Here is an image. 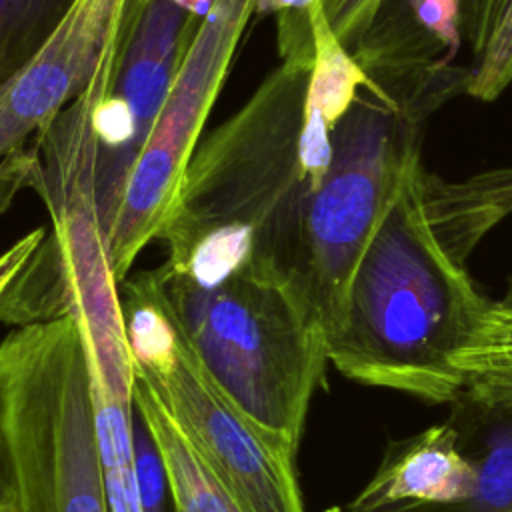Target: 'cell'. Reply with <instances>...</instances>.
<instances>
[{
  "label": "cell",
  "instance_id": "6da1fadb",
  "mask_svg": "<svg viewBox=\"0 0 512 512\" xmlns=\"http://www.w3.org/2000/svg\"><path fill=\"white\" fill-rule=\"evenodd\" d=\"M512 214V166L444 180L414 154L350 276L328 360L346 378L454 404V354L490 306L466 260Z\"/></svg>",
  "mask_w": 512,
  "mask_h": 512
},
{
  "label": "cell",
  "instance_id": "7a4b0ae2",
  "mask_svg": "<svg viewBox=\"0 0 512 512\" xmlns=\"http://www.w3.org/2000/svg\"><path fill=\"white\" fill-rule=\"evenodd\" d=\"M110 42L112 36L88 86L30 144L26 186L40 194L50 230L2 304L16 324L70 314L82 332L90 374L108 394L132 398L134 364L120 284L108 258L92 122Z\"/></svg>",
  "mask_w": 512,
  "mask_h": 512
},
{
  "label": "cell",
  "instance_id": "3957f363",
  "mask_svg": "<svg viewBox=\"0 0 512 512\" xmlns=\"http://www.w3.org/2000/svg\"><path fill=\"white\" fill-rule=\"evenodd\" d=\"M312 60L282 58L228 120L198 140L160 238L166 246L212 226H248L256 256L290 274L306 208L332 160V142L304 134Z\"/></svg>",
  "mask_w": 512,
  "mask_h": 512
},
{
  "label": "cell",
  "instance_id": "277c9868",
  "mask_svg": "<svg viewBox=\"0 0 512 512\" xmlns=\"http://www.w3.org/2000/svg\"><path fill=\"white\" fill-rule=\"evenodd\" d=\"M160 294L220 388L256 422L300 444L308 408L324 380V326L270 260L254 256L214 288L154 270Z\"/></svg>",
  "mask_w": 512,
  "mask_h": 512
},
{
  "label": "cell",
  "instance_id": "5b68a950",
  "mask_svg": "<svg viewBox=\"0 0 512 512\" xmlns=\"http://www.w3.org/2000/svg\"><path fill=\"white\" fill-rule=\"evenodd\" d=\"M470 68L432 66L396 80L368 78L332 128V160L312 196L288 278L336 330L356 260L406 162L420 152L418 126L450 94L466 90Z\"/></svg>",
  "mask_w": 512,
  "mask_h": 512
},
{
  "label": "cell",
  "instance_id": "8992f818",
  "mask_svg": "<svg viewBox=\"0 0 512 512\" xmlns=\"http://www.w3.org/2000/svg\"><path fill=\"white\" fill-rule=\"evenodd\" d=\"M0 426L16 512H112L86 346L70 314L18 324L0 342Z\"/></svg>",
  "mask_w": 512,
  "mask_h": 512
},
{
  "label": "cell",
  "instance_id": "52a82bcc",
  "mask_svg": "<svg viewBox=\"0 0 512 512\" xmlns=\"http://www.w3.org/2000/svg\"><path fill=\"white\" fill-rule=\"evenodd\" d=\"M254 10L256 0H214L174 72L110 228L108 258L118 284L174 218L186 166Z\"/></svg>",
  "mask_w": 512,
  "mask_h": 512
},
{
  "label": "cell",
  "instance_id": "ba28073f",
  "mask_svg": "<svg viewBox=\"0 0 512 512\" xmlns=\"http://www.w3.org/2000/svg\"><path fill=\"white\" fill-rule=\"evenodd\" d=\"M176 326L174 360L158 372L138 366L134 372L148 380L246 512H306L296 474L298 444L248 416L210 376L178 322Z\"/></svg>",
  "mask_w": 512,
  "mask_h": 512
},
{
  "label": "cell",
  "instance_id": "9c48e42d",
  "mask_svg": "<svg viewBox=\"0 0 512 512\" xmlns=\"http://www.w3.org/2000/svg\"><path fill=\"white\" fill-rule=\"evenodd\" d=\"M128 0H72L38 54L0 90V162L32 140L90 82Z\"/></svg>",
  "mask_w": 512,
  "mask_h": 512
},
{
  "label": "cell",
  "instance_id": "30bf717a",
  "mask_svg": "<svg viewBox=\"0 0 512 512\" xmlns=\"http://www.w3.org/2000/svg\"><path fill=\"white\" fill-rule=\"evenodd\" d=\"M476 470L452 420L386 446L380 464L346 512H408L472 494Z\"/></svg>",
  "mask_w": 512,
  "mask_h": 512
},
{
  "label": "cell",
  "instance_id": "8fae6325",
  "mask_svg": "<svg viewBox=\"0 0 512 512\" xmlns=\"http://www.w3.org/2000/svg\"><path fill=\"white\" fill-rule=\"evenodd\" d=\"M134 412L152 436L170 490V512H246L212 472L144 376L134 372Z\"/></svg>",
  "mask_w": 512,
  "mask_h": 512
},
{
  "label": "cell",
  "instance_id": "7c38bea8",
  "mask_svg": "<svg viewBox=\"0 0 512 512\" xmlns=\"http://www.w3.org/2000/svg\"><path fill=\"white\" fill-rule=\"evenodd\" d=\"M452 406L462 450L476 470L474 490L464 500L408 512H512V410L474 402L466 394Z\"/></svg>",
  "mask_w": 512,
  "mask_h": 512
},
{
  "label": "cell",
  "instance_id": "4fadbf2b",
  "mask_svg": "<svg viewBox=\"0 0 512 512\" xmlns=\"http://www.w3.org/2000/svg\"><path fill=\"white\" fill-rule=\"evenodd\" d=\"M452 364L468 398L512 410V310L492 300Z\"/></svg>",
  "mask_w": 512,
  "mask_h": 512
},
{
  "label": "cell",
  "instance_id": "5bb4252c",
  "mask_svg": "<svg viewBox=\"0 0 512 512\" xmlns=\"http://www.w3.org/2000/svg\"><path fill=\"white\" fill-rule=\"evenodd\" d=\"M90 388L96 410L110 510L144 512L132 462V438L136 420L134 400L108 394L94 378H90Z\"/></svg>",
  "mask_w": 512,
  "mask_h": 512
},
{
  "label": "cell",
  "instance_id": "9a60e30c",
  "mask_svg": "<svg viewBox=\"0 0 512 512\" xmlns=\"http://www.w3.org/2000/svg\"><path fill=\"white\" fill-rule=\"evenodd\" d=\"M72 0H0V90L38 54Z\"/></svg>",
  "mask_w": 512,
  "mask_h": 512
},
{
  "label": "cell",
  "instance_id": "2e32d148",
  "mask_svg": "<svg viewBox=\"0 0 512 512\" xmlns=\"http://www.w3.org/2000/svg\"><path fill=\"white\" fill-rule=\"evenodd\" d=\"M512 84V0H504L488 42L472 60L466 94L480 100H496Z\"/></svg>",
  "mask_w": 512,
  "mask_h": 512
},
{
  "label": "cell",
  "instance_id": "e0dca14e",
  "mask_svg": "<svg viewBox=\"0 0 512 512\" xmlns=\"http://www.w3.org/2000/svg\"><path fill=\"white\" fill-rule=\"evenodd\" d=\"M132 462H134V478H136L142 510L166 512V504H170L168 476H166L160 452L152 436L148 434L146 426L140 422V418L134 420Z\"/></svg>",
  "mask_w": 512,
  "mask_h": 512
},
{
  "label": "cell",
  "instance_id": "ac0fdd59",
  "mask_svg": "<svg viewBox=\"0 0 512 512\" xmlns=\"http://www.w3.org/2000/svg\"><path fill=\"white\" fill-rule=\"evenodd\" d=\"M334 38L352 54L370 26L380 0H318Z\"/></svg>",
  "mask_w": 512,
  "mask_h": 512
},
{
  "label": "cell",
  "instance_id": "d6986e66",
  "mask_svg": "<svg viewBox=\"0 0 512 512\" xmlns=\"http://www.w3.org/2000/svg\"><path fill=\"white\" fill-rule=\"evenodd\" d=\"M460 40L472 50V60L484 50L504 0H458Z\"/></svg>",
  "mask_w": 512,
  "mask_h": 512
},
{
  "label": "cell",
  "instance_id": "ffe728a7",
  "mask_svg": "<svg viewBox=\"0 0 512 512\" xmlns=\"http://www.w3.org/2000/svg\"><path fill=\"white\" fill-rule=\"evenodd\" d=\"M46 232V228H34L32 232L10 244L4 252H0V300L14 284L18 274L24 270V266L30 262V258L46 238Z\"/></svg>",
  "mask_w": 512,
  "mask_h": 512
},
{
  "label": "cell",
  "instance_id": "44dd1931",
  "mask_svg": "<svg viewBox=\"0 0 512 512\" xmlns=\"http://www.w3.org/2000/svg\"><path fill=\"white\" fill-rule=\"evenodd\" d=\"M0 508H16L14 480H12L10 458H8L2 426H0Z\"/></svg>",
  "mask_w": 512,
  "mask_h": 512
},
{
  "label": "cell",
  "instance_id": "7402d4cb",
  "mask_svg": "<svg viewBox=\"0 0 512 512\" xmlns=\"http://www.w3.org/2000/svg\"><path fill=\"white\" fill-rule=\"evenodd\" d=\"M496 302H498L500 306L512 310V276H510V280H508V286H506V290H504V296H502L500 300H496Z\"/></svg>",
  "mask_w": 512,
  "mask_h": 512
},
{
  "label": "cell",
  "instance_id": "603a6c76",
  "mask_svg": "<svg viewBox=\"0 0 512 512\" xmlns=\"http://www.w3.org/2000/svg\"><path fill=\"white\" fill-rule=\"evenodd\" d=\"M0 512H16V508H0Z\"/></svg>",
  "mask_w": 512,
  "mask_h": 512
}]
</instances>
